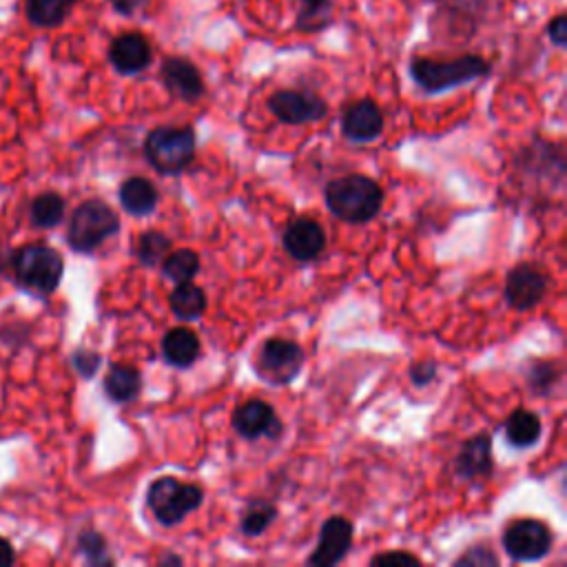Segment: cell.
<instances>
[{
  "instance_id": "obj_1",
  "label": "cell",
  "mask_w": 567,
  "mask_h": 567,
  "mask_svg": "<svg viewBox=\"0 0 567 567\" xmlns=\"http://www.w3.org/2000/svg\"><path fill=\"white\" fill-rule=\"evenodd\" d=\"M323 195L330 213L348 224H365L374 219L383 206V188L361 173L332 179Z\"/></svg>"
},
{
  "instance_id": "obj_2",
  "label": "cell",
  "mask_w": 567,
  "mask_h": 567,
  "mask_svg": "<svg viewBox=\"0 0 567 567\" xmlns=\"http://www.w3.org/2000/svg\"><path fill=\"white\" fill-rule=\"evenodd\" d=\"M9 270L20 288L44 297L60 286L64 259L47 244H24L11 252Z\"/></svg>"
},
{
  "instance_id": "obj_3",
  "label": "cell",
  "mask_w": 567,
  "mask_h": 567,
  "mask_svg": "<svg viewBox=\"0 0 567 567\" xmlns=\"http://www.w3.org/2000/svg\"><path fill=\"white\" fill-rule=\"evenodd\" d=\"M489 73V62L476 53H467L454 60L412 58L410 75L430 95L450 91L461 84H470Z\"/></svg>"
},
{
  "instance_id": "obj_4",
  "label": "cell",
  "mask_w": 567,
  "mask_h": 567,
  "mask_svg": "<svg viewBox=\"0 0 567 567\" xmlns=\"http://www.w3.org/2000/svg\"><path fill=\"white\" fill-rule=\"evenodd\" d=\"M148 164L162 175H177L195 159L193 126H157L144 140Z\"/></svg>"
},
{
  "instance_id": "obj_5",
  "label": "cell",
  "mask_w": 567,
  "mask_h": 567,
  "mask_svg": "<svg viewBox=\"0 0 567 567\" xmlns=\"http://www.w3.org/2000/svg\"><path fill=\"white\" fill-rule=\"evenodd\" d=\"M120 230L117 213L102 199L82 202L69 219L66 244L75 252H93L100 244Z\"/></svg>"
},
{
  "instance_id": "obj_6",
  "label": "cell",
  "mask_w": 567,
  "mask_h": 567,
  "mask_svg": "<svg viewBox=\"0 0 567 567\" xmlns=\"http://www.w3.org/2000/svg\"><path fill=\"white\" fill-rule=\"evenodd\" d=\"M202 501H204V492L199 485L182 483L175 476L155 478L146 492L148 509L166 527L182 523L188 514L199 509Z\"/></svg>"
},
{
  "instance_id": "obj_7",
  "label": "cell",
  "mask_w": 567,
  "mask_h": 567,
  "mask_svg": "<svg viewBox=\"0 0 567 567\" xmlns=\"http://www.w3.org/2000/svg\"><path fill=\"white\" fill-rule=\"evenodd\" d=\"M257 372L272 385H286L297 379L303 365V350L299 343L281 337L266 339L255 359Z\"/></svg>"
},
{
  "instance_id": "obj_8",
  "label": "cell",
  "mask_w": 567,
  "mask_h": 567,
  "mask_svg": "<svg viewBox=\"0 0 567 567\" xmlns=\"http://www.w3.org/2000/svg\"><path fill=\"white\" fill-rule=\"evenodd\" d=\"M551 529L536 518H518L503 532V549L516 563H534L551 551Z\"/></svg>"
},
{
  "instance_id": "obj_9",
  "label": "cell",
  "mask_w": 567,
  "mask_h": 567,
  "mask_svg": "<svg viewBox=\"0 0 567 567\" xmlns=\"http://www.w3.org/2000/svg\"><path fill=\"white\" fill-rule=\"evenodd\" d=\"M268 111L290 126L319 122L328 113V104L312 91L306 89H281L268 97Z\"/></svg>"
},
{
  "instance_id": "obj_10",
  "label": "cell",
  "mask_w": 567,
  "mask_h": 567,
  "mask_svg": "<svg viewBox=\"0 0 567 567\" xmlns=\"http://www.w3.org/2000/svg\"><path fill=\"white\" fill-rule=\"evenodd\" d=\"M352 538H354L352 523L343 516H330L328 520H323L319 529L317 547L306 558V563L312 567H330L341 563L352 547Z\"/></svg>"
},
{
  "instance_id": "obj_11",
  "label": "cell",
  "mask_w": 567,
  "mask_h": 567,
  "mask_svg": "<svg viewBox=\"0 0 567 567\" xmlns=\"http://www.w3.org/2000/svg\"><path fill=\"white\" fill-rule=\"evenodd\" d=\"M230 425L241 439L255 441L261 436L277 439L281 434V421L270 403L261 399H248L239 403L230 416Z\"/></svg>"
},
{
  "instance_id": "obj_12",
  "label": "cell",
  "mask_w": 567,
  "mask_h": 567,
  "mask_svg": "<svg viewBox=\"0 0 567 567\" xmlns=\"http://www.w3.org/2000/svg\"><path fill=\"white\" fill-rule=\"evenodd\" d=\"M547 275L536 264H518L507 272L505 299L514 310H529L545 297Z\"/></svg>"
},
{
  "instance_id": "obj_13",
  "label": "cell",
  "mask_w": 567,
  "mask_h": 567,
  "mask_svg": "<svg viewBox=\"0 0 567 567\" xmlns=\"http://www.w3.org/2000/svg\"><path fill=\"white\" fill-rule=\"evenodd\" d=\"M159 80L175 100L188 102V104L197 102L206 91L199 69L188 58H182V55H171L162 62Z\"/></svg>"
},
{
  "instance_id": "obj_14",
  "label": "cell",
  "mask_w": 567,
  "mask_h": 567,
  "mask_svg": "<svg viewBox=\"0 0 567 567\" xmlns=\"http://www.w3.org/2000/svg\"><path fill=\"white\" fill-rule=\"evenodd\" d=\"M151 60L153 49L144 33L126 31L115 35L109 44V62L120 75H137L148 69Z\"/></svg>"
},
{
  "instance_id": "obj_15",
  "label": "cell",
  "mask_w": 567,
  "mask_h": 567,
  "mask_svg": "<svg viewBox=\"0 0 567 567\" xmlns=\"http://www.w3.org/2000/svg\"><path fill=\"white\" fill-rule=\"evenodd\" d=\"M281 244L295 261H312L326 248V233L319 221L310 217H299L286 226Z\"/></svg>"
},
{
  "instance_id": "obj_16",
  "label": "cell",
  "mask_w": 567,
  "mask_h": 567,
  "mask_svg": "<svg viewBox=\"0 0 567 567\" xmlns=\"http://www.w3.org/2000/svg\"><path fill=\"white\" fill-rule=\"evenodd\" d=\"M341 131L350 142H372L383 133V113L377 102L363 97L352 102L341 117Z\"/></svg>"
},
{
  "instance_id": "obj_17",
  "label": "cell",
  "mask_w": 567,
  "mask_h": 567,
  "mask_svg": "<svg viewBox=\"0 0 567 567\" xmlns=\"http://www.w3.org/2000/svg\"><path fill=\"white\" fill-rule=\"evenodd\" d=\"M494 470L492 461V439L489 434L470 436L454 456V472L465 481L487 478Z\"/></svg>"
},
{
  "instance_id": "obj_18",
  "label": "cell",
  "mask_w": 567,
  "mask_h": 567,
  "mask_svg": "<svg viewBox=\"0 0 567 567\" xmlns=\"http://www.w3.org/2000/svg\"><path fill=\"white\" fill-rule=\"evenodd\" d=\"M117 197H120V206L133 217H144V215L153 213L159 202V193H157L155 184L140 175L124 179L120 184Z\"/></svg>"
},
{
  "instance_id": "obj_19",
  "label": "cell",
  "mask_w": 567,
  "mask_h": 567,
  "mask_svg": "<svg viewBox=\"0 0 567 567\" xmlns=\"http://www.w3.org/2000/svg\"><path fill=\"white\" fill-rule=\"evenodd\" d=\"M162 357L173 368H188L199 357V337L186 328L175 326L162 337Z\"/></svg>"
},
{
  "instance_id": "obj_20",
  "label": "cell",
  "mask_w": 567,
  "mask_h": 567,
  "mask_svg": "<svg viewBox=\"0 0 567 567\" xmlns=\"http://www.w3.org/2000/svg\"><path fill=\"white\" fill-rule=\"evenodd\" d=\"M102 388H104V394L113 403H128V401L137 399V394L142 390V377L133 365L113 363L109 368V372L104 374Z\"/></svg>"
},
{
  "instance_id": "obj_21",
  "label": "cell",
  "mask_w": 567,
  "mask_h": 567,
  "mask_svg": "<svg viewBox=\"0 0 567 567\" xmlns=\"http://www.w3.org/2000/svg\"><path fill=\"white\" fill-rule=\"evenodd\" d=\"M78 0H24V18L35 29H58L66 22Z\"/></svg>"
},
{
  "instance_id": "obj_22",
  "label": "cell",
  "mask_w": 567,
  "mask_h": 567,
  "mask_svg": "<svg viewBox=\"0 0 567 567\" xmlns=\"http://www.w3.org/2000/svg\"><path fill=\"white\" fill-rule=\"evenodd\" d=\"M206 303H208L206 292L197 284H190V281L175 284L173 292L168 295L171 312L182 321L199 319L206 312Z\"/></svg>"
},
{
  "instance_id": "obj_23",
  "label": "cell",
  "mask_w": 567,
  "mask_h": 567,
  "mask_svg": "<svg viewBox=\"0 0 567 567\" xmlns=\"http://www.w3.org/2000/svg\"><path fill=\"white\" fill-rule=\"evenodd\" d=\"M540 419L529 410H514L505 421V439L514 447H532L540 439Z\"/></svg>"
},
{
  "instance_id": "obj_24",
  "label": "cell",
  "mask_w": 567,
  "mask_h": 567,
  "mask_svg": "<svg viewBox=\"0 0 567 567\" xmlns=\"http://www.w3.org/2000/svg\"><path fill=\"white\" fill-rule=\"evenodd\" d=\"M66 210V202L60 193L47 190L31 199L29 204V219L35 228H55Z\"/></svg>"
},
{
  "instance_id": "obj_25",
  "label": "cell",
  "mask_w": 567,
  "mask_h": 567,
  "mask_svg": "<svg viewBox=\"0 0 567 567\" xmlns=\"http://www.w3.org/2000/svg\"><path fill=\"white\" fill-rule=\"evenodd\" d=\"M173 244H171V237L164 235L162 230H144L140 237H137V244H135V257L142 266L146 268H155L162 264V259L171 252Z\"/></svg>"
},
{
  "instance_id": "obj_26",
  "label": "cell",
  "mask_w": 567,
  "mask_h": 567,
  "mask_svg": "<svg viewBox=\"0 0 567 567\" xmlns=\"http://www.w3.org/2000/svg\"><path fill=\"white\" fill-rule=\"evenodd\" d=\"M162 270L164 275L175 281V284H184L190 281L197 272H199V255L193 248H177L171 250L164 259H162Z\"/></svg>"
},
{
  "instance_id": "obj_27",
  "label": "cell",
  "mask_w": 567,
  "mask_h": 567,
  "mask_svg": "<svg viewBox=\"0 0 567 567\" xmlns=\"http://www.w3.org/2000/svg\"><path fill=\"white\" fill-rule=\"evenodd\" d=\"M277 518V507L268 501H250L244 512H241V520L239 527L246 536H261Z\"/></svg>"
},
{
  "instance_id": "obj_28",
  "label": "cell",
  "mask_w": 567,
  "mask_h": 567,
  "mask_svg": "<svg viewBox=\"0 0 567 567\" xmlns=\"http://www.w3.org/2000/svg\"><path fill=\"white\" fill-rule=\"evenodd\" d=\"M78 551L82 554L84 563L93 565V567H106V565H113V556L109 554V545H106V538L95 532V529H84L80 532L78 536Z\"/></svg>"
},
{
  "instance_id": "obj_29",
  "label": "cell",
  "mask_w": 567,
  "mask_h": 567,
  "mask_svg": "<svg viewBox=\"0 0 567 567\" xmlns=\"http://www.w3.org/2000/svg\"><path fill=\"white\" fill-rule=\"evenodd\" d=\"M297 29L301 31H319L330 22L332 0H297Z\"/></svg>"
},
{
  "instance_id": "obj_30",
  "label": "cell",
  "mask_w": 567,
  "mask_h": 567,
  "mask_svg": "<svg viewBox=\"0 0 567 567\" xmlns=\"http://www.w3.org/2000/svg\"><path fill=\"white\" fill-rule=\"evenodd\" d=\"M529 388H534V392H547L551 390L554 381L558 379V372L554 368V363L549 361H534L529 365V372H525Z\"/></svg>"
},
{
  "instance_id": "obj_31",
  "label": "cell",
  "mask_w": 567,
  "mask_h": 567,
  "mask_svg": "<svg viewBox=\"0 0 567 567\" xmlns=\"http://www.w3.org/2000/svg\"><path fill=\"white\" fill-rule=\"evenodd\" d=\"M71 363H73V368H75V372H78L80 377L91 379V377L97 372V368L102 365V357H100L95 350L78 348V350L73 352V357H71Z\"/></svg>"
},
{
  "instance_id": "obj_32",
  "label": "cell",
  "mask_w": 567,
  "mask_h": 567,
  "mask_svg": "<svg viewBox=\"0 0 567 567\" xmlns=\"http://www.w3.org/2000/svg\"><path fill=\"white\" fill-rule=\"evenodd\" d=\"M454 565H470V567H485V565H489V567H494V565H498V558H496V554L489 547L474 545L463 556H458L454 560Z\"/></svg>"
},
{
  "instance_id": "obj_33",
  "label": "cell",
  "mask_w": 567,
  "mask_h": 567,
  "mask_svg": "<svg viewBox=\"0 0 567 567\" xmlns=\"http://www.w3.org/2000/svg\"><path fill=\"white\" fill-rule=\"evenodd\" d=\"M436 377V361L434 359H423V361H416L412 368H410V381L414 385H427L430 381H434Z\"/></svg>"
},
{
  "instance_id": "obj_34",
  "label": "cell",
  "mask_w": 567,
  "mask_h": 567,
  "mask_svg": "<svg viewBox=\"0 0 567 567\" xmlns=\"http://www.w3.org/2000/svg\"><path fill=\"white\" fill-rule=\"evenodd\" d=\"M370 565H403V567L412 565V567H416V565H421V560L416 556H412L410 551H385V554L372 556Z\"/></svg>"
},
{
  "instance_id": "obj_35",
  "label": "cell",
  "mask_w": 567,
  "mask_h": 567,
  "mask_svg": "<svg viewBox=\"0 0 567 567\" xmlns=\"http://www.w3.org/2000/svg\"><path fill=\"white\" fill-rule=\"evenodd\" d=\"M547 38L556 44V47H565L567 44V16L558 13L556 18L549 20L547 24Z\"/></svg>"
},
{
  "instance_id": "obj_36",
  "label": "cell",
  "mask_w": 567,
  "mask_h": 567,
  "mask_svg": "<svg viewBox=\"0 0 567 567\" xmlns=\"http://www.w3.org/2000/svg\"><path fill=\"white\" fill-rule=\"evenodd\" d=\"M151 0H109V4L113 7L115 13L120 16H135L140 9H144Z\"/></svg>"
},
{
  "instance_id": "obj_37",
  "label": "cell",
  "mask_w": 567,
  "mask_h": 567,
  "mask_svg": "<svg viewBox=\"0 0 567 567\" xmlns=\"http://www.w3.org/2000/svg\"><path fill=\"white\" fill-rule=\"evenodd\" d=\"M16 563V549L13 545L0 536V567H9Z\"/></svg>"
},
{
  "instance_id": "obj_38",
  "label": "cell",
  "mask_w": 567,
  "mask_h": 567,
  "mask_svg": "<svg viewBox=\"0 0 567 567\" xmlns=\"http://www.w3.org/2000/svg\"><path fill=\"white\" fill-rule=\"evenodd\" d=\"M166 563H171V565H182V558H179L177 554H164V556L159 558V565H166Z\"/></svg>"
}]
</instances>
